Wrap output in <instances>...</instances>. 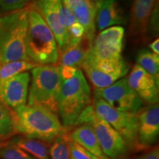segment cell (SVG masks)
Segmentation results:
<instances>
[{
	"instance_id": "7a4b0ae2",
	"label": "cell",
	"mask_w": 159,
	"mask_h": 159,
	"mask_svg": "<svg viewBox=\"0 0 159 159\" xmlns=\"http://www.w3.org/2000/svg\"><path fill=\"white\" fill-rule=\"evenodd\" d=\"M14 131L27 138L50 143L67 132L59 116L39 105H25L11 111Z\"/></svg>"
},
{
	"instance_id": "8fae6325",
	"label": "cell",
	"mask_w": 159,
	"mask_h": 159,
	"mask_svg": "<svg viewBox=\"0 0 159 159\" xmlns=\"http://www.w3.org/2000/svg\"><path fill=\"white\" fill-rule=\"evenodd\" d=\"M32 5L54 34L61 54L67 43L62 0H34Z\"/></svg>"
},
{
	"instance_id": "f1b7e54d",
	"label": "cell",
	"mask_w": 159,
	"mask_h": 159,
	"mask_svg": "<svg viewBox=\"0 0 159 159\" xmlns=\"http://www.w3.org/2000/svg\"><path fill=\"white\" fill-rule=\"evenodd\" d=\"M31 0H0V11L9 13L22 9Z\"/></svg>"
},
{
	"instance_id": "3957f363",
	"label": "cell",
	"mask_w": 159,
	"mask_h": 159,
	"mask_svg": "<svg viewBox=\"0 0 159 159\" xmlns=\"http://www.w3.org/2000/svg\"><path fill=\"white\" fill-rule=\"evenodd\" d=\"M27 8L26 52L29 61L37 65H56L60 53L54 34L32 4Z\"/></svg>"
},
{
	"instance_id": "83f0119b",
	"label": "cell",
	"mask_w": 159,
	"mask_h": 159,
	"mask_svg": "<svg viewBox=\"0 0 159 159\" xmlns=\"http://www.w3.org/2000/svg\"><path fill=\"white\" fill-rule=\"evenodd\" d=\"M158 2L155 5L152 13H151L150 19L148 20V28H147V34L151 38H156L158 35L159 30V13H158Z\"/></svg>"
},
{
	"instance_id": "d6986e66",
	"label": "cell",
	"mask_w": 159,
	"mask_h": 159,
	"mask_svg": "<svg viewBox=\"0 0 159 159\" xmlns=\"http://www.w3.org/2000/svg\"><path fill=\"white\" fill-rule=\"evenodd\" d=\"M91 44L88 40L83 39L77 44L69 47L60 54V65L61 66L80 69L82 66Z\"/></svg>"
},
{
	"instance_id": "ffe728a7",
	"label": "cell",
	"mask_w": 159,
	"mask_h": 159,
	"mask_svg": "<svg viewBox=\"0 0 159 159\" xmlns=\"http://www.w3.org/2000/svg\"><path fill=\"white\" fill-rule=\"evenodd\" d=\"M10 143L22 149L35 159H49L48 147L50 144L43 141L19 136L13 139Z\"/></svg>"
},
{
	"instance_id": "ac0fdd59",
	"label": "cell",
	"mask_w": 159,
	"mask_h": 159,
	"mask_svg": "<svg viewBox=\"0 0 159 159\" xmlns=\"http://www.w3.org/2000/svg\"><path fill=\"white\" fill-rule=\"evenodd\" d=\"M76 126H77L76 128L68 134L70 140L80 145L97 158L100 159H109L103 153L91 125L84 123Z\"/></svg>"
},
{
	"instance_id": "e0dca14e",
	"label": "cell",
	"mask_w": 159,
	"mask_h": 159,
	"mask_svg": "<svg viewBox=\"0 0 159 159\" xmlns=\"http://www.w3.org/2000/svg\"><path fill=\"white\" fill-rule=\"evenodd\" d=\"M158 0H134L131 9L130 31L133 35L147 34L148 20Z\"/></svg>"
},
{
	"instance_id": "9c48e42d",
	"label": "cell",
	"mask_w": 159,
	"mask_h": 159,
	"mask_svg": "<svg viewBox=\"0 0 159 159\" xmlns=\"http://www.w3.org/2000/svg\"><path fill=\"white\" fill-rule=\"evenodd\" d=\"M94 98L101 99L117 111L137 114L144 102L129 86L127 77L105 89H94Z\"/></svg>"
},
{
	"instance_id": "484cf974",
	"label": "cell",
	"mask_w": 159,
	"mask_h": 159,
	"mask_svg": "<svg viewBox=\"0 0 159 159\" xmlns=\"http://www.w3.org/2000/svg\"><path fill=\"white\" fill-rule=\"evenodd\" d=\"M0 158L2 159H35L22 149L11 143L0 146Z\"/></svg>"
},
{
	"instance_id": "4fadbf2b",
	"label": "cell",
	"mask_w": 159,
	"mask_h": 159,
	"mask_svg": "<svg viewBox=\"0 0 159 159\" xmlns=\"http://www.w3.org/2000/svg\"><path fill=\"white\" fill-rule=\"evenodd\" d=\"M138 144L140 151L147 150L156 144L159 134V105L142 107L136 114Z\"/></svg>"
},
{
	"instance_id": "277c9868",
	"label": "cell",
	"mask_w": 159,
	"mask_h": 159,
	"mask_svg": "<svg viewBox=\"0 0 159 159\" xmlns=\"http://www.w3.org/2000/svg\"><path fill=\"white\" fill-rule=\"evenodd\" d=\"M27 23V7L0 16V63L30 61L26 52Z\"/></svg>"
},
{
	"instance_id": "f546056e",
	"label": "cell",
	"mask_w": 159,
	"mask_h": 159,
	"mask_svg": "<svg viewBox=\"0 0 159 159\" xmlns=\"http://www.w3.org/2000/svg\"><path fill=\"white\" fill-rule=\"evenodd\" d=\"M134 159H159V148L158 145L148 149V151L142 155H139Z\"/></svg>"
},
{
	"instance_id": "7402d4cb",
	"label": "cell",
	"mask_w": 159,
	"mask_h": 159,
	"mask_svg": "<svg viewBox=\"0 0 159 159\" xmlns=\"http://www.w3.org/2000/svg\"><path fill=\"white\" fill-rule=\"evenodd\" d=\"M136 62L147 72L159 80V55L149 49H142L137 55Z\"/></svg>"
},
{
	"instance_id": "d4e9b609",
	"label": "cell",
	"mask_w": 159,
	"mask_h": 159,
	"mask_svg": "<svg viewBox=\"0 0 159 159\" xmlns=\"http://www.w3.org/2000/svg\"><path fill=\"white\" fill-rule=\"evenodd\" d=\"M14 132L11 111L0 103V139L6 138Z\"/></svg>"
},
{
	"instance_id": "7c38bea8",
	"label": "cell",
	"mask_w": 159,
	"mask_h": 159,
	"mask_svg": "<svg viewBox=\"0 0 159 159\" xmlns=\"http://www.w3.org/2000/svg\"><path fill=\"white\" fill-rule=\"evenodd\" d=\"M30 82L28 71L19 73L0 83V103L11 111L26 105Z\"/></svg>"
},
{
	"instance_id": "30bf717a",
	"label": "cell",
	"mask_w": 159,
	"mask_h": 159,
	"mask_svg": "<svg viewBox=\"0 0 159 159\" xmlns=\"http://www.w3.org/2000/svg\"><path fill=\"white\" fill-rule=\"evenodd\" d=\"M125 29L122 26H113L103 30L94 38L87 56L99 61L122 60Z\"/></svg>"
},
{
	"instance_id": "1f68e13d",
	"label": "cell",
	"mask_w": 159,
	"mask_h": 159,
	"mask_svg": "<svg viewBox=\"0 0 159 159\" xmlns=\"http://www.w3.org/2000/svg\"><path fill=\"white\" fill-rule=\"evenodd\" d=\"M2 139H0V146H2Z\"/></svg>"
},
{
	"instance_id": "52a82bcc",
	"label": "cell",
	"mask_w": 159,
	"mask_h": 159,
	"mask_svg": "<svg viewBox=\"0 0 159 159\" xmlns=\"http://www.w3.org/2000/svg\"><path fill=\"white\" fill-rule=\"evenodd\" d=\"M92 106L95 113L122 136L129 150L140 151L137 139L138 122L136 114L117 111L104 100L98 98L94 99Z\"/></svg>"
},
{
	"instance_id": "44dd1931",
	"label": "cell",
	"mask_w": 159,
	"mask_h": 159,
	"mask_svg": "<svg viewBox=\"0 0 159 159\" xmlns=\"http://www.w3.org/2000/svg\"><path fill=\"white\" fill-rule=\"evenodd\" d=\"M63 6L64 25L67 37V43L65 48V49H66L69 47H73L80 42L81 40L84 37V29L82 25L77 21L73 12L66 6L63 5Z\"/></svg>"
},
{
	"instance_id": "4dcf8cb0",
	"label": "cell",
	"mask_w": 159,
	"mask_h": 159,
	"mask_svg": "<svg viewBox=\"0 0 159 159\" xmlns=\"http://www.w3.org/2000/svg\"><path fill=\"white\" fill-rule=\"evenodd\" d=\"M149 48L152 50L154 54L159 55V40L158 38L149 44Z\"/></svg>"
},
{
	"instance_id": "5bb4252c",
	"label": "cell",
	"mask_w": 159,
	"mask_h": 159,
	"mask_svg": "<svg viewBox=\"0 0 159 159\" xmlns=\"http://www.w3.org/2000/svg\"><path fill=\"white\" fill-rule=\"evenodd\" d=\"M127 81L143 102L148 105L158 104L159 80L138 64L134 66Z\"/></svg>"
},
{
	"instance_id": "ba28073f",
	"label": "cell",
	"mask_w": 159,
	"mask_h": 159,
	"mask_svg": "<svg viewBox=\"0 0 159 159\" xmlns=\"http://www.w3.org/2000/svg\"><path fill=\"white\" fill-rule=\"evenodd\" d=\"M81 68L94 89H105L125 77L129 66L124 59L120 61H99L86 55Z\"/></svg>"
},
{
	"instance_id": "9a60e30c",
	"label": "cell",
	"mask_w": 159,
	"mask_h": 159,
	"mask_svg": "<svg viewBox=\"0 0 159 159\" xmlns=\"http://www.w3.org/2000/svg\"><path fill=\"white\" fill-rule=\"evenodd\" d=\"M63 5L74 13L77 21L84 29V38L91 45L96 34L95 17L97 0H62Z\"/></svg>"
},
{
	"instance_id": "2e32d148",
	"label": "cell",
	"mask_w": 159,
	"mask_h": 159,
	"mask_svg": "<svg viewBox=\"0 0 159 159\" xmlns=\"http://www.w3.org/2000/svg\"><path fill=\"white\" fill-rule=\"evenodd\" d=\"M127 22L128 18L119 0H97V30L102 31L113 26L125 25Z\"/></svg>"
},
{
	"instance_id": "d6a6232c",
	"label": "cell",
	"mask_w": 159,
	"mask_h": 159,
	"mask_svg": "<svg viewBox=\"0 0 159 159\" xmlns=\"http://www.w3.org/2000/svg\"><path fill=\"white\" fill-rule=\"evenodd\" d=\"M0 159H1V158H0Z\"/></svg>"
},
{
	"instance_id": "5b68a950",
	"label": "cell",
	"mask_w": 159,
	"mask_h": 159,
	"mask_svg": "<svg viewBox=\"0 0 159 159\" xmlns=\"http://www.w3.org/2000/svg\"><path fill=\"white\" fill-rule=\"evenodd\" d=\"M27 105H39L58 116V96L62 77L60 66L39 65L31 70Z\"/></svg>"
},
{
	"instance_id": "603a6c76",
	"label": "cell",
	"mask_w": 159,
	"mask_h": 159,
	"mask_svg": "<svg viewBox=\"0 0 159 159\" xmlns=\"http://www.w3.org/2000/svg\"><path fill=\"white\" fill-rule=\"evenodd\" d=\"M37 66L39 65L27 61L0 63V83L19 73L32 70Z\"/></svg>"
},
{
	"instance_id": "4316f807",
	"label": "cell",
	"mask_w": 159,
	"mask_h": 159,
	"mask_svg": "<svg viewBox=\"0 0 159 159\" xmlns=\"http://www.w3.org/2000/svg\"><path fill=\"white\" fill-rule=\"evenodd\" d=\"M69 150L71 159H100L91 153L80 145L73 142L69 139Z\"/></svg>"
},
{
	"instance_id": "8992f818",
	"label": "cell",
	"mask_w": 159,
	"mask_h": 159,
	"mask_svg": "<svg viewBox=\"0 0 159 159\" xmlns=\"http://www.w3.org/2000/svg\"><path fill=\"white\" fill-rule=\"evenodd\" d=\"M84 123L91 125L103 153L109 159H122L128 154L129 149L124 139L95 113L92 105L81 113L74 126Z\"/></svg>"
},
{
	"instance_id": "6da1fadb",
	"label": "cell",
	"mask_w": 159,
	"mask_h": 159,
	"mask_svg": "<svg viewBox=\"0 0 159 159\" xmlns=\"http://www.w3.org/2000/svg\"><path fill=\"white\" fill-rule=\"evenodd\" d=\"M58 116L66 128L74 126L81 113L91 102V91L82 69L61 67Z\"/></svg>"
},
{
	"instance_id": "cb8c5ba5",
	"label": "cell",
	"mask_w": 159,
	"mask_h": 159,
	"mask_svg": "<svg viewBox=\"0 0 159 159\" xmlns=\"http://www.w3.org/2000/svg\"><path fill=\"white\" fill-rule=\"evenodd\" d=\"M69 143L67 132L55 138L49 144V159H71Z\"/></svg>"
}]
</instances>
